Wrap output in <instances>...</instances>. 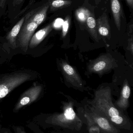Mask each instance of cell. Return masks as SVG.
<instances>
[{
  "mask_svg": "<svg viewBox=\"0 0 133 133\" xmlns=\"http://www.w3.org/2000/svg\"><path fill=\"white\" fill-rule=\"evenodd\" d=\"M38 26L35 23L25 17L24 23L16 39L17 46L24 52H26L28 50L30 39Z\"/></svg>",
  "mask_w": 133,
  "mask_h": 133,
  "instance_id": "obj_5",
  "label": "cell"
},
{
  "mask_svg": "<svg viewBox=\"0 0 133 133\" xmlns=\"http://www.w3.org/2000/svg\"><path fill=\"white\" fill-rule=\"evenodd\" d=\"M131 90L127 81L125 82L121 92V96L116 102V104L122 109H126L129 106V99Z\"/></svg>",
  "mask_w": 133,
  "mask_h": 133,
  "instance_id": "obj_13",
  "label": "cell"
},
{
  "mask_svg": "<svg viewBox=\"0 0 133 133\" xmlns=\"http://www.w3.org/2000/svg\"><path fill=\"white\" fill-rule=\"evenodd\" d=\"M129 6L132 9L133 8V0H125Z\"/></svg>",
  "mask_w": 133,
  "mask_h": 133,
  "instance_id": "obj_22",
  "label": "cell"
},
{
  "mask_svg": "<svg viewBox=\"0 0 133 133\" xmlns=\"http://www.w3.org/2000/svg\"><path fill=\"white\" fill-rule=\"evenodd\" d=\"M85 115L96 124L103 133H119L118 129L107 118L99 114L93 108H91L90 112H86Z\"/></svg>",
  "mask_w": 133,
  "mask_h": 133,
  "instance_id": "obj_6",
  "label": "cell"
},
{
  "mask_svg": "<svg viewBox=\"0 0 133 133\" xmlns=\"http://www.w3.org/2000/svg\"><path fill=\"white\" fill-rule=\"evenodd\" d=\"M91 14L89 10L84 8L79 9L76 12V16L77 19L81 22L86 21L87 19Z\"/></svg>",
  "mask_w": 133,
  "mask_h": 133,
  "instance_id": "obj_17",
  "label": "cell"
},
{
  "mask_svg": "<svg viewBox=\"0 0 133 133\" xmlns=\"http://www.w3.org/2000/svg\"><path fill=\"white\" fill-rule=\"evenodd\" d=\"M7 1V0H0V7L4 8Z\"/></svg>",
  "mask_w": 133,
  "mask_h": 133,
  "instance_id": "obj_21",
  "label": "cell"
},
{
  "mask_svg": "<svg viewBox=\"0 0 133 133\" xmlns=\"http://www.w3.org/2000/svg\"><path fill=\"white\" fill-rule=\"evenodd\" d=\"M86 22L87 29L91 35L93 39L97 41H98L96 20L91 13L87 19Z\"/></svg>",
  "mask_w": 133,
  "mask_h": 133,
  "instance_id": "obj_15",
  "label": "cell"
},
{
  "mask_svg": "<svg viewBox=\"0 0 133 133\" xmlns=\"http://www.w3.org/2000/svg\"><path fill=\"white\" fill-rule=\"evenodd\" d=\"M46 122L49 124L72 129L79 130L82 126V121L77 115L71 102L64 106L62 113L49 116Z\"/></svg>",
  "mask_w": 133,
  "mask_h": 133,
  "instance_id": "obj_2",
  "label": "cell"
},
{
  "mask_svg": "<svg viewBox=\"0 0 133 133\" xmlns=\"http://www.w3.org/2000/svg\"><path fill=\"white\" fill-rule=\"evenodd\" d=\"M49 7L50 3L48 2L39 10L35 11V12L28 13L25 17L35 23L38 26L40 25L45 20Z\"/></svg>",
  "mask_w": 133,
  "mask_h": 133,
  "instance_id": "obj_10",
  "label": "cell"
},
{
  "mask_svg": "<svg viewBox=\"0 0 133 133\" xmlns=\"http://www.w3.org/2000/svg\"><path fill=\"white\" fill-rule=\"evenodd\" d=\"M58 20L59 22H56V23L54 25L56 27H57V28H59V27H60L62 25V23H63L61 22V21H62V19H58Z\"/></svg>",
  "mask_w": 133,
  "mask_h": 133,
  "instance_id": "obj_20",
  "label": "cell"
},
{
  "mask_svg": "<svg viewBox=\"0 0 133 133\" xmlns=\"http://www.w3.org/2000/svg\"><path fill=\"white\" fill-rule=\"evenodd\" d=\"M117 66L115 59L109 54H105L91 61L88 69L90 72L102 74Z\"/></svg>",
  "mask_w": 133,
  "mask_h": 133,
  "instance_id": "obj_4",
  "label": "cell"
},
{
  "mask_svg": "<svg viewBox=\"0 0 133 133\" xmlns=\"http://www.w3.org/2000/svg\"><path fill=\"white\" fill-rule=\"evenodd\" d=\"M71 18L69 16H67L66 17L65 21L63 22L62 25V36L64 37L66 36L70 25Z\"/></svg>",
  "mask_w": 133,
  "mask_h": 133,
  "instance_id": "obj_18",
  "label": "cell"
},
{
  "mask_svg": "<svg viewBox=\"0 0 133 133\" xmlns=\"http://www.w3.org/2000/svg\"><path fill=\"white\" fill-rule=\"evenodd\" d=\"M92 105L96 111L107 118L114 125L123 129H130L131 125L129 119L112 103L111 90L109 87L102 88L96 91Z\"/></svg>",
  "mask_w": 133,
  "mask_h": 133,
  "instance_id": "obj_1",
  "label": "cell"
},
{
  "mask_svg": "<svg viewBox=\"0 0 133 133\" xmlns=\"http://www.w3.org/2000/svg\"><path fill=\"white\" fill-rule=\"evenodd\" d=\"M42 90L41 85H35L28 89L22 94L15 106V111L30 104L39 97Z\"/></svg>",
  "mask_w": 133,
  "mask_h": 133,
  "instance_id": "obj_7",
  "label": "cell"
},
{
  "mask_svg": "<svg viewBox=\"0 0 133 133\" xmlns=\"http://www.w3.org/2000/svg\"><path fill=\"white\" fill-rule=\"evenodd\" d=\"M17 132H18V133H26L24 131H23V130H22L20 129H18Z\"/></svg>",
  "mask_w": 133,
  "mask_h": 133,
  "instance_id": "obj_23",
  "label": "cell"
},
{
  "mask_svg": "<svg viewBox=\"0 0 133 133\" xmlns=\"http://www.w3.org/2000/svg\"><path fill=\"white\" fill-rule=\"evenodd\" d=\"M71 1L68 0H54L50 3L51 11H55L70 5L72 4Z\"/></svg>",
  "mask_w": 133,
  "mask_h": 133,
  "instance_id": "obj_16",
  "label": "cell"
},
{
  "mask_svg": "<svg viewBox=\"0 0 133 133\" xmlns=\"http://www.w3.org/2000/svg\"><path fill=\"white\" fill-rule=\"evenodd\" d=\"M24 0H13L12 4L14 6H16L20 4Z\"/></svg>",
  "mask_w": 133,
  "mask_h": 133,
  "instance_id": "obj_19",
  "label": "cell"
},
{
  "mask_svg": "<svg viewBox=\"0 0 133 133\" xmlns=\"http://www.w3.org/2000/svg\"><path fill=\"white\" fill-rule=\"evenodd\" d=\"M98 32L103 36L108 37L111 35V30L108 18L105 12H104L96 20Z\"/></svg>",
  "mask_w": 133,
  "mask_h": 133,
  "instance_id": "obj_11",
  "label": "cell"
},
{
  "mask_svg": "<svg viewBox=\"0 0 133 133\" xmlns=\"http://www.w3.org/2000/svg\"><path fill=\"white\" fill-rule=\"evenodd\" d=\"M31 75L25 72L7 74L0 79V100L6 97L12 90L30 79Z\"/></svg>",
  "mask_w": 133,
  "mask_h": 133,
  "instance_id": "obj_3",
  "label": "cell"
},
{
  "mask_svg": "<svg viewBox=\"0 0 133 133\" xmlns=\"http://www.w3.org/2000/svg\"><path fill=\"white\" fill-rule=\"evenodd\" d=\"M111 8L115 23L119 31L121 29L122 9L119 0H111Z\"/></svg>",
  "mask_w": 133,
  "mask_h": 133,
  "instance_id": "obj_14",
  "label": "cell"
},
{
  "mask_svg": "<svg viewBox=\"0 0 133 133\" xmlns=\"http://www.w3.org/2000/svg\"><path fill=\"white\" fill-rule=\"evenodd\" d=\"M53 24L50 23L33 34L29 43L30 48L33 49L40 43L53 29Z\"/></svg>",
  "mask_w": 133,
  "mask_h": 133,
  "instance_id": "obj_9",
  "label": "cell"
},
{
  "mask_svg": "<svg viewBox=\"0 0 133 133\" xmlns=\"http://www.w3.org/2000/svg\"><path fill=\"white\" fill-rule=\"evenodd\" d=\"M25 16L21 19L13 26L6 36V39L12 48L15 49L17 48L16 39L21 28L24 23Z\"/></svg>",
  "mask_w": 133,
  "mask_h": 133,
  "instance_id": "obj_12",
  "label": "cell"
},
{
  "mask_svg": "<svg viewBox=\"0 0 133 133\" xmlns=\"http://www.w3.org/2000/svg\"><path fill=\"white\" fill-rule=\"evenodd\" d=\"M60 65L62 73L68 82L76 87L83 88V84L82 79L73 67L64 61H62Z\"/></svg>",
  "mask_w": 133,
  "mask_h": 133,
  "instance_id": "obj_8",
  "label": "cell"
}]
</instances>
